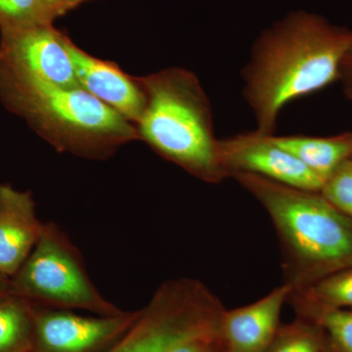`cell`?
<instances>
[{
    "instance_id": "cell-19",
    "label": "cell",
    "mask_w": 352,
    "mask_h": 352,
    "mask_svg": "<svg viewBox=\"0 0 352 352\" xmlns=\"http://www.w3.org/2000/svg\"><path fill=\"white\" fill-rule=\"evenodd\" d=\"M271 346L270 352H318L314 336L300 327L289 329Z\"/></svg>"
},
{
    "instance_id": "cell-4",
    "label": "cell",
    "mask_w": 352,
    "mask_h": 352,
    "mask_svg": "<svg viewBox=\"0 0 352 352\" xmlns=\"http://www.w3.org/2000/svg\"><path fill=\"white\" fill-rule=\"evenodd\" d=\"M138 78L145 94L142 115L134 124L138 140L201 182L228 177L210 101L198 78L188 69L170 68Z\"/></svg>"
},
{
    "instance_id": "cell-5",
    "label": "cell",
    "mask_w": 352,
    "mask_h": 352,
    "mask_svg": "<svg viewBox=\"0 0 352 352\" xmlns=\"http://www.w3.org/2000/svg\"><path fill=\"white\" fill-rule=\"evenodd\" d=\"M11 287L13 295L36 307L98 315L124 312L101 295L88 275L82 254L54 222L44 223L36 247L11 278Z\"/></svg>"
},
{
    "instance_id": "cell-10",
    "label": "cell",
    "mask_w": 352,
    "mask_h": 352,
    "mask_svg": "<svg viewBox=\"0 0 352 352\" xmlns=\"http://www.w3.org/2000/svg\"><path fill=\"white\" fill-rule=\"evenodd\" d=\"M292 288L284 283L245 307L224 311L219 337L230 352H265L274 342L280 314Z\"/></svg>"
},
{
    "instance_id": "cell-25",
    "label": "cell",
    "mask_w": 352,
    "mask_h": 352,
    "mask_svg": "<svg viewBox=\"0 0 352 352\" xmlns=\"http://www.w3.org/2000/svg\"><path fill=\"white\" fill-rule=\"evenodd\" d=\"M351 159H352V157H351Z\"/></svg>"
},
{
    "instance_id": "cell-8",
    "label": "cell",
    "mask_w": 352,
    "mask_h": 352,
    "mask_svg": "<svg viewBox=\"0 0 352 352\" xmlns=\"http://www.w3.org/2000/svg\"><path fill=\"white\" fill-rule=\"evenodd\" d=\"M68 39L53 25L1 32L0 61L61 87H80Z\"/></svg>"
},
{
    "instance_id": "cell-7",
    "label": "cell",
    "mask_w": 352,
    "mask_h": 352,
    "mask_svg": "<svg viewBox=\"0 0 352 352\" xmlns=\"http://www.w3.org/2000/svg\"><path fill=\"white\" fill-rule=\"evenodd\" d=\"M220 161L227 175L252 173L272 182L320 192L324 180L292 153L278 146L272 135L258 131L219 140Z\"/></svg>"
},
{
    "instance_id": "cell-13",
    "label": "cell",
    "mask_w": 352,
    "mask_h": 352,
    "mask_svg": "<svg viewBox=\"0 0 352 352\" xmlns=\"http://www.w3.org/2000/svg\"><path fill=\"white\" fill-rule=\"evenodd\" d=\"M272 139L278 146L300 160L324 182L340 164L352 157V133L333 138L273 134Z\"/></svg>"
},
{
    "instance_id": "cell-20",
    "label": "cell",
    "mask_w": 352,
    "mask_h": 352,
    "mask_svg": "<svg viewBox=\"0 0 352 352\" xmlns=\"http://www.w3.org/2000/svg\"><path fill=\"white\" fill-rule=\"evenodd\" d=\"M219 338H204L187 340L177 344L168 352H212V346Z\"/></svg>"
},
{
    "instance_id": "cell-23",
    "label": "cell",
    "mask_w": 352,
    "mask_h": 352,
    "mask_svg": "<svg viewBox=\"0 0 352 352\" xmlns=\"http://www.w3.org/2000/svg\"><path fill=\"white\" fill-rule=\"evenodd\" d=\"M12 294L10 278L0 274V300Z\"/></svg>"
},
{
    "instance_id": "cell-1",
    "label": "cell",
    "mask_w": 352,
    "mask_h": 352,
    "mask_svg": "<svg viewBox=\"0 0 352 352\" xmlns=\"http://www.w3.org/2000/svg\"><path fill=\"white\" fill-rule=\"evenodd\" d=\"M351 46V32L311 14H292L264 32L243 71V94L254 111L256 131L273 135L287 104L340 78Z\"/></svg>"
},
{
    "instance_id": "cell-16",
    "label": "cell",
    "mask_w": 352,
    "mask_h": 352,
    "mask_svg": "<svg viewBox=\"0 0 352 352\" xmlns=\"http://www.w3.org/2000/svg\"><path fill=\"white\" fill-rule=\"evenodd\" d=\"M58 17L45 0H0L1 32L53 25Z\"/></svg>"
},
{
    "instance_id": "cell-11",
    "label": "cell",
    "mask_w": 352,
    "mask_h": 352,
    "mask_svg": "<svg viewBox=\"0 0 352 352\" xmlns=\"http://www.w3.org/2000/svg\"><path fill=\"white\" fill-rule=\"evenodd\" d=\"M32 192L0 184V274L12 278L43 233Z\"/></svg>"
},
{
    "instance_id": "cell-21",
    "label": "cell",
    "mask_w": 352,
    "mask_h": 352,
    "mask_svg": "<svg viewBox=\"0 0 352 352\" xmlns=\"http://www.w3.org/2000/svg\"><path fill=\"white\" fill-rule=\"evenodd\" d=\"M45 1L60 17L72 9L76 8L82 2H85V0H45Z\"/></svg>"
},
{
    "instance_id": "cell-17",
    "label": "cell",
    "mask_w": 352,
    "mask_h": 352,
    "mask_svg": "<svg viewBox=\"0 0 352 352\" xmlns=\"http://www.w3.org/2000/svg\"><path fill=\"white\" fill-rule=\"evenodd\" d=\"M294 305L298 309L317 314V320L338 352H352V310Z\"/></svg>"
},
{
    "instance_id": "cell-3",
    "label": "cell",
    "mask_w": 352,
    "mask_h": 352,
    "mask_svg": "<svg viewBox=\"0 0 352 352\" xmlns=\"http://www.w3.org/2000/svg\"><path fill=\"white\" fill-rule=\"evenodd\" d=\"M231 177L263 206L283 250L286 282L298 292L352 266V219L320 192L307 191L252 173Z\"/></svg>"
},
{
    "instance_id": "cell-6",
    "label": "cell",
    "mask_w": 352,
    "mask_h": 352,
    "mask_svg": "<svg viewBox=\"0 0 352 352\" xmlns=\"http://www.w3.org/2000/svg\"><path fill=\"white\" fill-rule=\"evenodd\" d=\"M138 314L83 316L34 305L32 346L36 352H104L131 327Z\"/></svg>"
},
{
    "instance_id": "cell-2",
    "label": "cell",
    "mask_w": 352,
    "mask_h": 352,
    "mask_svg": "<svg viewBox=\"0 0 352 352\" xmlns=\"http://www.w3.org/2000/svg\"><path fill=\"white\" fill-rule=\"evenodd\" d=\"M0 101L60 153L104 160L138 140L133 124L82 87H61L1 61Z\"/></svg>"
},
{
    "instance_id": "cell-14",
    "label": "cell",
    "mask_w": 352,
    "mask_h": 352,
    "mask_svg": "<svg viewBox=\"0 0 352 352\" xmlns=\"http://www.w3.org/2000/svg\"><path fill=\"white\" fill-rule=\"evenodd\" d=\"M34 305L13 294L0 300V352H25L32 346Z\"/></svg>"
},
{
    "instance_id": "cell-12",
    "label": "cell",
    "mask_w": 352,
    "mask_h": 352,
    "mask_svg": "<svg viewBox=\"0 0 352 352\" xmlns=\"http://www.w3.org/2000/svg\"><path fill=\"white\" fill-rule=\"evenodd\" d=\"M186 340L182 326L154 309L139 311L136 320L104 352H168Z\"/></svg>"
},
{
    "instance_id": "cell-15",
    "label": "cell",
    "mask_w": 352,
    "mask_h": 352,
    "mask_svg": "<svg viewBox=\"0 0 352 352\" xmlns=\"http://www.w3.org/2000/svg\"><path fill=\"white\" fill-rule=\"evenodd\" d=\"M289 298L295 303L325 308H352V266L322 278Z\"/></svg>"
},
{
    "instance_id": "cell-22",
    "label": "cell",
    "mask_w": 352,
    "mask_h": 352,
    "mask_svg": "<svg viewBox=\"0 0 352 352\" xmlns=\"http://www.w3.org/2000/svg\"><path fill=\"white\" fill-rule=\"evenodd\" d=\"M346 76L347 82H349V91L352 95V46L349 50V54L346 55V60H344V66H342V76Z\"/></svg>"
},
{
    "instance_id": "cell-9",
    "label": "cell",
    "mask_w": 352,
    "mask_h": 352,
    "mask_svg": "<svg viewBox=\"0 0 352 352\" xmlns=\"http://www.w3.org/2000/svg\"><path fill=\"white\" fill-rule=\"evenodd\" d=\"M68 50L80 87L135 124L145 106L138 76L127 75L112 61L91 56L69 38Z\"/></svg>"
},
{
    "instance_id": "cell-18",
    "label": "cell",
    "mask_w": 352,
    "mask_h": 352,
    "mask_svg": "<svg viewBox=\"0 0 352 352\" xmlns=\"http://www.w3.org/2000/svg\"><path fill=\"white\" fill-rule=\"evenodd\" d=\"M320 193L352 219V159L346 160L329 176Z\"/></svg>"
},
{
    "instance_id": "cell-24",
    "label": "cell",
    "mask_w": 352,
    "mask_h": 352,
    "mask_svg": "<svg viewBox=\"0 0 352 352\" xmlns=\"http://www.w3.org/2000/svg\"><path fill=\"white\" fill-rule=\"evenodd\" d=\"M85 1H87V0H85Z\"/></svg>"
}]
</instances>
